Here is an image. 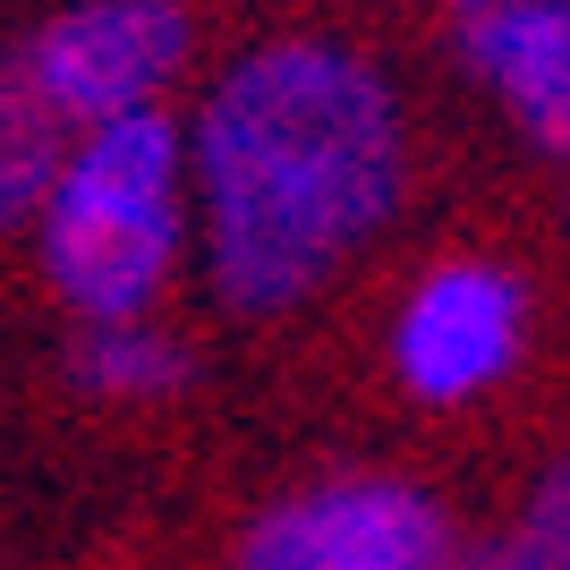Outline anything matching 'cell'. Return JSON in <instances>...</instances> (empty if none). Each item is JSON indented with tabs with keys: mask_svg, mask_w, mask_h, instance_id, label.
<instances>
[{
	"mask_svg": "<svg viewBox=\"0 0 570 570\" xmlns=\"http://www.w3.org/2000/svg\"><path fill=\"white\" fill-rule=\"evenodd\" d=\"M205 273L230 315H282L401 214V102L350 43L289 35L247 51L196 111Z\"/></svg>",
	"mask_w": 570,
	"mask_h": 570,
	"instance_id": "6da1fadb",
	"label": "cell"
},
{
	"mask_svg": "<svg viewBox=\"0 0 570 570\" xmlns=\"http://www.w3.org/2000/svg\"><path fill=\"white\" fill-rule=\"evenodd\" d=\"M196 145H179L163 111H128L102 128H77L60 188L35 214V247H43V282L60 289V307L86 324H128L170 289L179 273V163Z\"/></svg>",
	"mask_w": 570,
	"mask_h": 570,
	"instance_id": "7a4b0ae2",
	"label": "cell"
},
{
	"mask_svg": "<svg viewBox=\"0 0 570 570\" xmlns=\"http://www.w3.org/2000/svg\"><path fill=\"white\" fill-rule=\"evenodd\" d=\"M230 570H460V546L426 485L357 469L256 511Z\"/></svg>",
	"mask_w": 570,
	"mask_h": 570,
	"instance_id": "3957f363",
	"label": "cell"
},
{
	"mask_svg": "<svg viewBox=\"0 0 570 570\" xmlns=\"http://www.w3.org/2000/svg\"><path fill=\"white\" fill-rule=\"evenodd\" d=\"M188 60V9L179 0H77L51 26H35L18 77L60 128H102V119L154 111Z\"/></svg>",
	"mask_w": 570,
	"mask_h": 570,
	"instance_id": "277c9868",
	"label": "cell"
},
{
	"mask_svg": "<svg viewBox=\"0 0 570 570\" xmlns=\"http://www.w3.org/2000/svg\"><path fill=\"white\" fill-rule=\"evenodd\" d=\"M520 341H528L520 273H502L485 256H452L417 273V289L392 315V383L417 409H460L520 366Z\"/></svg>",
	"mask_w": 570,
	"mask_h": 570,
	"instance_id": "5b68a950",
	"label": "cell"
},
{
	"mask_svg": "<svg viewBox=\"0 0 570 570\" xmlns=\"http://www.w3.org/2000/svg\"><path fill=\"white\" fill-rule=\"evenodd\" d=\"M452 51L460 69H476L511 102L528 137L546 145L570 111V0H494L452 18Z\"/></svg>",
	"mask_w": 570,
	"mask_h": 570,
	"instance_id": "8992f818",
	"label": "cell"
},
{
	"mask_svg": "<svg viewBox=\"0 0 570 570\" xmlns=\"http://www.w3.org/2000/svg\"><path fill=\"white\" fill-rule=\"evenodd\" d=\"M69 366H77V392H95V401H170V392L196 383L188 341L154 333L145 315H128V324H86Z\"/></svg>",
	"mask_w": 570,
	"mask_h": 570,
	"instance_id": "52a82bcc",
	"label": "cell"
},
{
	"mask_svg": "<svg viewBox=\"0 0 570 570\" xmlns=\"http://www.w3.org/2000/svg\"><path fill=\"white\" fill-rule=\"evenodd\" d=\"M60 163H69L60 119L26 95V86H9V128H0V214L35 222V214H43V196L60 188Z\"/></svg>",
	"mask_w": 570,
	"mask_h": 570,
	"instance_id": "ba28073f",
	"label": "cell"
},
{
	"mask_svg": "<svg viewBox=\"0 0 570 570\" xmlns=\"http://www.w3.org/2000/svg\"><path fill=\"white\" fill-rule=\"evenodd\" d=\"M460 570H570V460H553L537 494L520 502V520L494 546L460 553Z\"/></svg>",
	"mask_w": 570,
	"mask_h": 570,
	"instance_id": "9c48e42d",
	"label": "cell"
},
{
	"mask_svg": "<svg viewBox=\"0 0 570 570\" xmlns=\"http://www.w3.org/2000/svg\"><path fill=\"white\" fill-rule=\"evenodd\" d=\"M546 154H562V163H570V111H562V128L546 137Z\"/></svg>",
	"mask_w": 570,
	"mask_h": 570,
	"instance_id": "30bf717a",
	"label": "cell"
},
{
	"mask_svg": "<svg viewBox=\"0 0 570 570\" xmlns=\"http://www.w3.org/2000/svg\"><path fill=\"white\" fill-rule=\"evenodd\" d=\"M469 9H494V0H443V18H469Z\"/></svg>",
	"mask_w": 570,
	"mask_h": 570,
	"instance_id": "8fae6325",
	"label": "cell"
}]
</instances>
